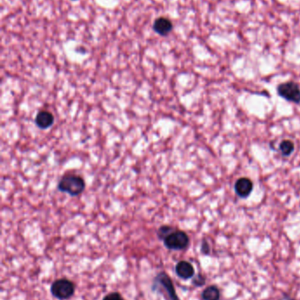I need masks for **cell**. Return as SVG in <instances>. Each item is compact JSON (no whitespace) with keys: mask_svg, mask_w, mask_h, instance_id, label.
<instances>
[{"mask_svg":"<svg viewBox=\"0 0 300 300\" xmlns=\"http://www.w3.org/2000/svg\"><path fill=\"white\" fill-rule=\"evenodd\" d=\"M157 282H159L161 286L165 288V291L167 292L171 300H178V297L176 292L174 291L173 283L168 277V275H165V273H161L157 276Z\"/></svg>","mask_w":300,"mask_h":300,"instance_id":"ba28073f","label":"cell"},{"mask_svg":"<svg viewBox=\"0 0 300 300\" xmlns=\"http://www.w3.org/2000/svg\"><path fill=\"white\" fill-rule=\"evenodd\" d=\"M57 187L60 192L75 197L81 195V193L84 192L85 183L81 175L69 173L61 178Z\"/></svg>","mask_w":300,"mask_h":300,"instance_id":"6da1fadb","label":"cell"},{"mask_svg":"<svg viewBox=\"0 0 300 300\" xmlns=\"http://www.w3.org/2000/svg\"><path fill=\"white\" fill-rule=\"evenodd\" d=\"M153 29L161 35H166L173 29V23L166 18H159L153 24Z\"/></svg>","mask_w":300,"mask_h":300,"instance_id":"52a82bcc","label":"cell"},{"mask_svg":"<svg viewBox=\"0 0 300 300\" xmlns=\"http://www.w3.org/2000/svg\"><path fill=\"white\" fill-rule=\"evenodd\" d=\"M277 92L280 97L296 104L300 103V88L294 82H287L280 84L277 87Z\"/></svg>","mask_w":300,"mask_h":300,"instance_id":"277c9868","label":"cell"},{"mask_svg":"<svg viewBox=\"0 0 300 300\" xmlns=\"http://www.w3.org/2000/svg\"><path fill=\"white\" fill-rule=\"evenodd\" d=\"M175 271L177 275L182 279H190L194 275V267L186 261H182L178 263L175 268Z\"/></svg>","mask_w":300,"mask_h":300,"instance_id":"9c48e42d","label":"cell"},{"mask_svg":"<svg viewBox=\"0 0 300 300\" xmlns=\"http://www.w3.org/2000/svg\"><path fill=\"white\" fill-rule=\"evenodd\" d=\"M173 229V227L169 226V225H162L161 228L159 229V231H158V236L161 240H163Z\"/></svg>","mask_w":300,"mask_h":300,"instance_id":"7c38bea8","label":"cell"},{"mask_svg":"<svg viewBox=\"0 0 300 300\" xmlns=\"http://www.w3.org/2000/svg\"><path fill=\"white\" fill-rule=\"evenodd\" d=\"M103 300H123V299L119 293L114 292V293H110L109 295H107Z\"/></svg>","mask_w":300,"mask_h":300,"instance_id":"4fadbf2b","label":"cell"},{"mask_svg":"<svg viewBox=\"0 0 300 300\" xmlns=\"http://www.w3.org/2000/svg\"><path fill=\"white\" fill-rule=\"evenodd\" d=\"M253 191V182L247 177H241L235 183V192L241 198H247Z\"/></svg>","mask_w":300,"mask_h":300,"instance_id":"5b68a950","label":"cell"},{"mask_svg":"<svg viewBox=\"0 0 300 300\" xmlns=\"http://www.w3.org/2000/svg\"><path fill=\"white\" fill-rule=\"evenodd\" d=\"M165 246L171 250H182L190 243V238L185 232L173 228L164 239Z\"/></svg>","mask_w":300,"mask_h":300,"instance_id":"7a4b0ae2","label":"cell"},{"mask_svg":"<svg viewBox=\"0 0 300 300\" xmlns=\"http://www.w3.org/2000/svg\"><path fill=\"white\" fill-rule=\"evenodd\" d=\"M279 148H280V151L282 152L283 155L288 156V155H290L293 152L294 144L291 141L286 140V141H283V142H281Z\"/></svg>","mask_w":300,"mask_h":300,"instance_id":"8fae6325","label":"cell"},{"mask_svg":"<svg viewBox=\"0 0 300 300\" xmlns=\"http://www.w3.org/2000/svg\"><path fill=\"white\" fill-rule=\"evenodd\" d=\"M54 116L49 111H40L35 117V124L41 129H47L54 124Z\"/></svg>","mask_w":300,"mask_h":300,"instance_id":"8992f818","label":"cell"},{"mask_svg":"<svg viewBox=\"0 0 300 300\" xmlns=\"http://www.w3.org/2000/svg\"><path fill=\"white\" fill-rule=\"evenodd\" d=\"M202 297L203 300H219V290L217 286L212 285L203 291Z\"/></svg>","mask_w":300,"mask_h":300,"instance_id":"30bf717a","label":"cell"},{"mask_svg":"<svg viewBox=\"0 0 300 300\" xmlns=\"http://www.w3.org/2000/svg\"><path fill=\"white\" fill-rule=\"evenodd\" d=\"M74 290V284L67 279L57 280L51 286L53 296L58 300H68L73 295Z\"/></svg>","mask_w":300,"mask_h":300,"instance_id":"3957f363","label":"cell"},{"mask_svg":"<svg viewBox=\"0 0 300 300\" xmlns=\"http://www.w3.org/2000/svg\"><path fill=\"white\" fill-rule=\"evenodd\" d=\"M194 285H196V286H201V285H203L204 283H205V279H204V277H203L202 275H198L194 279Z\"/></svg>","mask_w":300,"mask_h":300,"instance_id":"5bb4252c","label":"cell"},{"mask_svg":"<svg viewBox=\"0 0 300 300\" xmlns=\"http://www.w3.org/2000/svg\"><path fill=\"white\" fill-rule=\"evenodd\" d=\"M280 300H294L292 299V297L288 296V295H285V296L283 297V299H281Z\"/></svg>","mask_w":300,"mask_h":300,"instance_id":"2e32d148","label":"cell"},{"mask_svg":"<svg viewBox=\"0 0 300 300\" xmlns=\"http://www.w3.org/2000/svg\"><path fill=\"white\" fill-rule=\"evenodd\" d=\"M202 251H203V254H209L210 253V247L207 242L203 241V245H202Z\"/></svg>","mask_w":300,"mask_h":300,"instance_id":"9a60e30c","label":"cell"}]
</instances>
